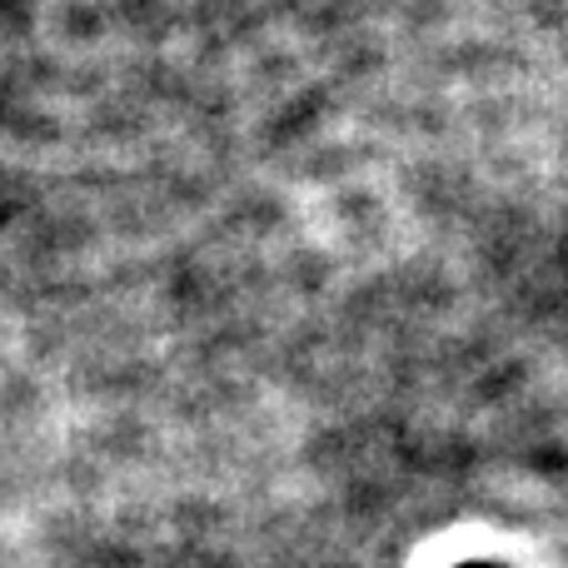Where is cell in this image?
Segmentation results:
<instances>
[{
  "label": "cell",
  "mask_w": 568,
  "mask_h": 568,
  "mask_svg": "<svg viewBox=\"0 0 568 568\" xmlns=\"http://www.w3.org/2000/svg\"><path fill=\"white\" fill-rule=\"evenodd\" d=\"M464 568H499V564H464Z\"/></svg>",
  "instance_id": "obj_1"
}]
</instances>
